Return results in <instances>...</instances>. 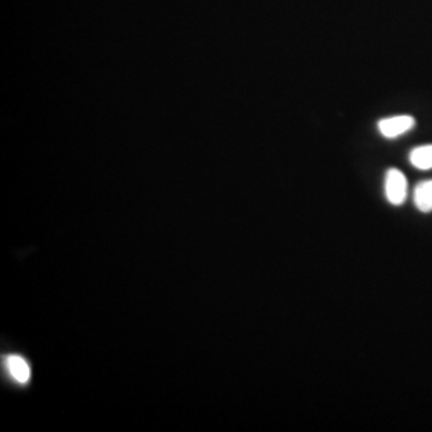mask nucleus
I'll use <instances>...</instances> for the list:
<instances>
[{"mask_svg":"<svg viewBox=\"0 0 432 432\" xmlns=\"http://www.w3.org/2000/svg\"><path fill=\"white\" fill-rule=\"evenodd\" d=\"M385 198L390 205H404L409 194V183L404 173L398 168H389L385 177Z\"/></svg>","mask_w":432,"mask_h":432,"instance_id":"1","label":"nucleus"},{"mask_svg":"<svg viewBox=\"0 0 432 432\" xmlns=\"http://www.w3.org/2000/svg\"><path fill=\"white\" fill-rule=\"evenodd\" d=\"M416 125V119L412 115L402 114L389 118L380 119L377 126L380 135L385 138H396L411 131Z\"/></svg>","mask_w":432,"mask_h":432,"instance_id":"2","label":"nucleus"},{"mask_svg":"<svg viewBox=\"0 0 432 432\" xmlns=\"http://www.w3.org/2000/svg\"><path fill=\"white\" fill-rule=\"evenodd\" d=\"M413 202L420 213H432V179L417 184L413 192Z\"/></svg>","mask_w":432,"mask_h":432,"instance_id":"3","label":"nucleus"},{"mask_svg":"<svg viewBox=\"0 0 432 432\" xmlns=\"http://www.w3.org/2000/svg\"><path fill=\"white\" fill-rule=\"evenodd\" d=\"M6 367L9 371L10 375L16 382H19L21 385L28 383L30 380V366L28 363L19 356H9L6 358Z\"/></svg>","mask_w":432,"mask_h":432,"instance_id":"4","label":"nucleus"},{"mask_svg":"<svg viewBox=\"0 0 432 432\" xmlns=\"http://www.w3.org/2000/svg\"><path fill=\"white\" fill-rule=\"evenodd\" d=\"M409 162L420 171L432 170V144L413 148L409 152Z\"/></svg>","mask_w":432,"mask_h":432,"instance_id":"5","label":"nucleus"}]
</instances>
